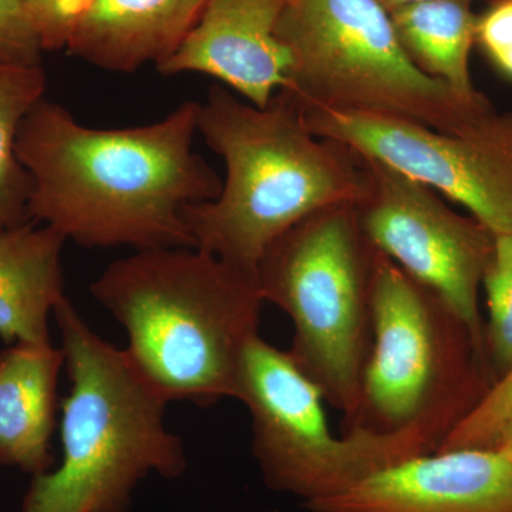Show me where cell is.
I'll return each mask as SVG.
<instances>
[{
    "label": "cell",
    "mask_w": 512,
    "mask_h": 512,
    "mask_svg": "<svg viewBox=\"0 0 512 512\" xmlns=\"http://www.w3.org/2000/svg\"><path fill=\"white\" fill-rule=\"evenodd\" d=\"M128 333V356L168 402L235 399L242 355L259 335L254 276L198 248L137 251L90 285Z\"/></svg>",
    "instance_id": "obj_3"
},
{
    "label": "cell",
    "mask_w": 512,
    "mask_h": 512,
    "mask_svg": "<svg viewBox=\"0 0 512 512\" xmlns=\"http://www.w3.org/2000/svg\"><path fill=\"white\" fill-rule=\"evenodd\" d=\"M288 0H210L161 76L201 73L220 80L259 109L288 83V50L276 36Z\"/></svg>",
    "instance_id": "obj_12"
},
{
    "label": "cell",
    "mask_w": 512,
    "mask_h": 512,
    "mask_svg": "<svg viewBox=\"0 0 512 512\" xmlns=\"http://www.w3.org/2000/svg\"><path fill=\"white\" fill-rule=\"evenodd\" d=\"M200 103L163 120L92 128L43 97L23 120L16 154L32 180L29 221L87 248H194L184 208L215 200L222 180L194 153Z\"/></svg>",
    "instance_id": "obj_1"
},
{
    "label": "cell",
    "mask_w": 512,
    "mask_h": 512,
    "mask_svg": "<svg viewBox=\"0 0 512 512\" xmlns=\"http://www.w3.org/2000/svg\"><path fill=\"white\" fill-rule=\"evenodd\" d=\"M410 60L427 76L467 100L484 99L470 73L478 18L466 0H430L390 13Z\"/></svg>",
    "instance_id": "obj_16"
},
{
    "label": "cell",
    "mask_w": 512,
    "mask_h": 512,
    "mask_svg": "<svg viewBox=\"0 0 512 512\" xmlns=\"http://www.w3.org/2000/svg\"><path fill=\"white\" fill-rule=\"evenodd\" d=\"M53 315L72 382L62 402L63 460L33 476L20 512H128L148 474L177 478L187 467L183 441L164 426L168 400L69 298Z\"/></svg>",
    "instance_id": "obj_4"
},
{
    "label": "cell",
    "mask_w": 512,
    "mask_h": 512,
    "mask_svg": "<svg viewBox=\"0 0 512 512\" xmlns=\"http://www.w3.org/2000/svg\"><path fill=\"white\" fill-rule=\"evenodd\" d=\"M494 450L503 454L508 460L512 461V413L505 420L503 429L498 434V439L495 441Z\"/></svg>",
    "instance_id": "obj_23"
},
{
    "label": "cell",
    "mask_w": 512,
    "mask_h": 512,
    "mask_svg": "<svg viewBox=\"0 0 512 512\" xmlns=\"http://www.w3.org/2000/svg\"><path fill=\"white\" fill-rule=\"evenodd\" d=\"M210 0H90L66 50L97 69L134 73L173 56Z\"/></svg>",
    "instance_id": "obj_13"
},
{
    "label": "cell",
    "mask_w": 512,
    "mask_h": 512,
    "mask_svg": "<svg viewBox=\"0 0 512 512\" xmlns=\"http://www.w3.org/2000/svg\"><path fill=\"white\" fill-rule=\"evenodd\" d=\"M90 0H25L43 50L66 49Z\"/></svg>",
    "instance_id": "obj_21"
},
{
    "label": "cell",
    "mask_w": 512,
    "mask_h": 512,
    "mask_svg": "<svg viewBox=\"0 0 512 512\" xmlns=\"http://www.w3.org/2000/svg\"><path fill=\"white\" fill-rule=\"evenodd\" d=\"M299 107L315 136L440 191L494 235L512 232V111L450 134L394 117Z\"/></svg>",
    "instance_id": "obj_9"
},
{
    "label": "cell",
    "mask_w": 512,
    "mask_h": 512,
    "mask_svg": "<svg viewBox=\"0 0 512 512\" xmlns=\"http://www.w3.org/2000/svg\"><path fill=\"white\" fill-rule=\"evenodd\" d=\"M379 251L360 228L355 202L329 205L275 239L256 266L265 302L291 319L289 355L355 426L373 340Z\"/></svg>",
    "instance_id": "obj_5"
},
{
    "label": "cell",
    "mask_w": 512,
    "mask_h": 512,
    "mask_svg": "<svg viewBox=\"0 0 512 512\" xmlns=\"http://www.w3.org/2000/svg\"><path fill=\"white\" fill-rule=\"evenodd\" d=\"M512 413V367L491 387L480 406L457 427L437 451L493 448Z\"/></svg>",
    "instance_id": "obj_19"
},
{
    "label": "cell",
    "mask_w": 512,
    "mask_h": 512,
    "mask_svg": "<svg viewBox=\"0 0 512 512\" xmlns=\"http://www.w3.org/2000/svg\"><path fill=\"white\" fill-rule=\"evenodd\" d=\"M303 508L309 512H512V461L493 448L434 451Z\"/></svg>",
    "instance_id": "obj_11"
},
{
    "label": "cell",
    "mask_w": 512,
    "mask_h": 512,
    "mask_svg": "<svg viewBox=\"0 0 512 512\" xmlns=\"http://www.w3.org/2000/svg\"><path fill=\"white\" fill-rule=\"evenodd\" d=\"M483 288L488 311L485 349L498 379L512 367V232L494 235Z\"/></svg>",
    "instance_id": "obj_18"
},
{
    "label": "cell",
    "mask_w": 512,
    "mask_h": 512,
    "mask_svg": "<svg viewBox=\"0 0 512 512\" xmlns=\"http://www.w3.org/2000/svg\"><path fill=\"white\" fill-rule=\"evenodd\" d=\"M235 399L252 421V454L265 483L303 507L346 493L380 471L437 451L419 430L330 429L322 392L289 352L256 335L242 355Z\"/></svg>",
    "instance_id": "obj_8"
},
{
    "label": "cell",
    "mask_w": 512,
    "mask_h": 512,
    "mask_svg": "<svg viewBox=\"0 0 512 512\" xmlns=\"http://www.w3.org/2000/svg\"><path fill=\"white\" fill-rule=\"evenodd\" d=\"M29 221L0 229V338L52 343L49 316L66 298L62 249L56 229Z\"/></svg>",
    "instance_id": "obj_15"
},
{
    "label": "cell",
    "mask_w": 512,
    "mask_h": 512,
    "mask_svg": "<svg viewBox=\"0 0 512 512\" xmlns=\"http://www.w3.org/2000/svg\"><path fill=\"white\" fill-rule=\"evenodd\" d=\"M276 36L291 59L299 106L375 114L461 134L498 111L421 72L375 0H288Z\"/></svg>",
    "instance_id": "obj_7"
},
{
    "label": "cell",
    "mask_w": 512,
    "mask_h": 512,
    "mask_svg": "<svg viewBox=\"0 0 512 512\" xmlns=\"http://www.w3.org/2000/svg\"><path fill=\"white\" fill-rule=\"evenodd\" d=\"M362 157L369 181L356 210L367 239L444 299L485 348L480 289L493 255V232L448 207L427 185Z\"/></svg>",
    "instance_id": "obj_10"
},
{
    "label": "cell",
    "mask_w": 512,
    "mask_h": 512,
    "mask_svg": "<svg viewBox=\"0 0 512 512\" xmlns=\"http://www.w3.org/2000/svg\"><path fill=\"white\" fill-rule=\"evenodd\" d=\"M43 52L25 0H0V62L42 66Z\"/></svg>",
    "instance_id": "obj_20"
},
{
    "label": "cell",
    "mask_w": 512,
    "mask_h": 512,
    "mask_svg": "<svg viewBox=\"0 0 512 512\" xmlns=\"http://www.w3.org/2000/svg\"><path fill=\"white\" fill-rule=\"evenodd\" d=\"M62 349L52 343L18 342L0 352V464L26 473L52 466L57 382Z\"/></svg>",
    "instance_id": "obj_14"
},
{
    "label": "cell",
    "mask_w": 512,
    "mask_h": 512,
    "mask_svg": "<svg viewBox=\"0 0 512 512\" xmlns=\"http://www.w3.org/2000/svg\"><path fill=\"white\" fill-rule=\"evenodd\" d=\"M264 512H276V511H264Z\"/></svg>",
    "instance_id": "obj_25"
},
{
    "label": "cell",
    "mask_w": 512,
    "mask_h": 512,
    "mask_svg": "<svg viewBox=\"0 0 512 512\" xmlns=\"http://www.w3.org/2000/svg\"><path fill=\"white\" fill-rule=\"evenodd\" d=\"M43 66L0 62V229L29 222L32 180L16 154V138L23 120L45 97Z\"/></svg>",
    "instance_id": "obj_17"
},
{
    "label": "cell",
    "mask_w": 512,
    "mask_h": 512,
    "mask_svg": "<svg viewBox=\"0 0 512 512\" xmlns=\"http://www.w3.org/2000/svg\"><path fill=\"white\" fill-rule=\"evenodd\" d=\"M372 319V349L350 430H419L439 450L497 382L487 350L444 299L382 252Z\"/></svg>",
    "instance_id": "obj_6"
},
{
    "label": "cell",
    "mask_w": 512,
    "mask_h": 512,
    "mask_svg": "<svg viewBox=\"0 0 512 512\" xmlns=\"http://www.w3.org/2000/svg\"><path fill=\"white\" fill-rule=\"evenodd\" d=\"M198 133L224 161L225 180L215 200L184 208L185 225L194 248L255 279L266 248L293 225L365 197L363 157L315 136L288 90L259 109L215 84L200 103Z\"/></svg>",
    "instance_id": "obj_2"
},
{
    "label": "cell",
    "mask_w": 512,
    "mask_h": 512,
    "mask_svg": "<svg viewBox=\"0 0 512 512\" xmlns=\"http://www.w3.org/2000/svg\"><path fill=\"white\" fill-rule=\"evenodd\" d=\"M477 42L495 67L512 80V0H498L478 18Z\"/></svg>",
    "instance_id": "obj_22"
},
{
    "label": "cell",
    "mask_w": 512,
    "mask_h": 512,
    "mask_svg": "<svg viewBox=\"0 0 512 512\" xmlns=\"http://www.w3.org/2000/svg\"><path fill=\"white\" fill-rule=\"evenodd\" d=\"M386 12L392 13L394 10L406 8V6L416 5V3L430 2V0H375ZM470 2V0H466Z\"/></svg>",
    "instance_id": "obj_24"
}]
</instances>
